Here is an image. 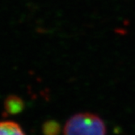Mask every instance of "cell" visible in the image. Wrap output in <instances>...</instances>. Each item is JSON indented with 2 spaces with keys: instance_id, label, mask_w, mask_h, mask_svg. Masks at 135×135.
Wrapping results in <instances>:
<instances>
[{
  "instance_id": "6da1fadb",
  "label": "cell",
  "mask_w": 135,
  "mask_h": 135,
  "mask_svg": "<svg viewBox=\"0 0 135 135\" xmlns=\"http://www.w3.org/2000/svg\"><path fill=\"white\" fill-rule=\"evenodd\" d=\"M64 135H107L104 121L91 113H79L68 119L63 129Z\"/></svg>"
},
{
  "instance_id": "7a4b0ae2",
  "label": "cell",
  "mask_w": 135,
  "mask_h": 135,
  "mask_svg": "<svg viewBox=\"0 0 135 135\" xmlns=\"http://www.w3.org/2000/svg\"><path fill=\"white\" fill-rule=\"evenodd\" d=\"M24 108V103L20 97L11 95H9L4 102V109L7 114L15 115L22 112Z\"/></svg>"
},
{
  "instance_id": "3957f363",
  "label": "cell",
  "mask_w": 135,
  "mask_h": 135,
  "mask_svg": "<svg viewBox=\"0 0 135 135\" xmlns=\"http://www.w3.org/2000/svg\"><path fill=\"white\" fill-rule=\"evenodd\" d=\"M0 135H25L21 126L12 120L0 121Z\"/></svg>"
},
{
  "instance_id": "277c9868",
  "label": "cell",
  "mask_w": 135,
  "mask_h": 135,
  "mask_svg": "<svg viewBox=\"0 0 135 135\" xmlns=\"http://www.w3.org/2000/svg\"><path fill=\"white\" fill-rule=\"evenodd\" d=\"M59 131V125L56 122L48 121L43 126V133L45 135H57Z\"/></svg>"
}]
</instances>
